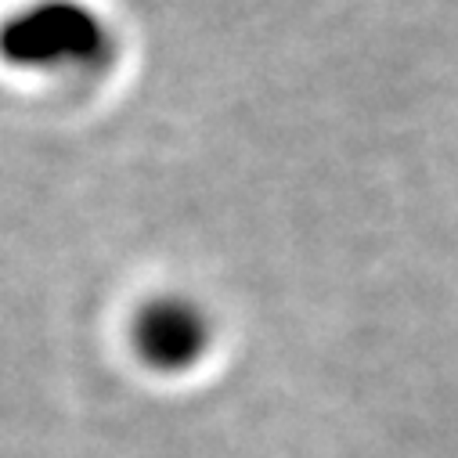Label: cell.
<instances>
[{"instance_id": "cell-1", "label": "cell", "mask_w": 458, "mask_h": 458, "mask_svg": "<svg viewBox=\"0 0 458 458\" xmlns=\"http://www.w3.org/2000/svg\"><path fill=\"white\" fill-rule=\"evenodd\" d=\"M105 44V30L94 12L76 0H40L0 22V58L22 69H58L69 62H90Z\"/></svg>"}, {"instance_id": "cell-2", "label": "cell", "mask_w": 458, "mask_h": 458, "mask_svg": "<svg viewBox=\"0 0 458 458\" xmlns=\"http://www.w3.org/2000/svg\"><path fill=\"white\" fill-rule=\"evenodd\" d=\"M209 343L202 314L188 300H156L134 318V347L141 361L159 372H181L195 365Z\"/></svg>"}]
</instances>
